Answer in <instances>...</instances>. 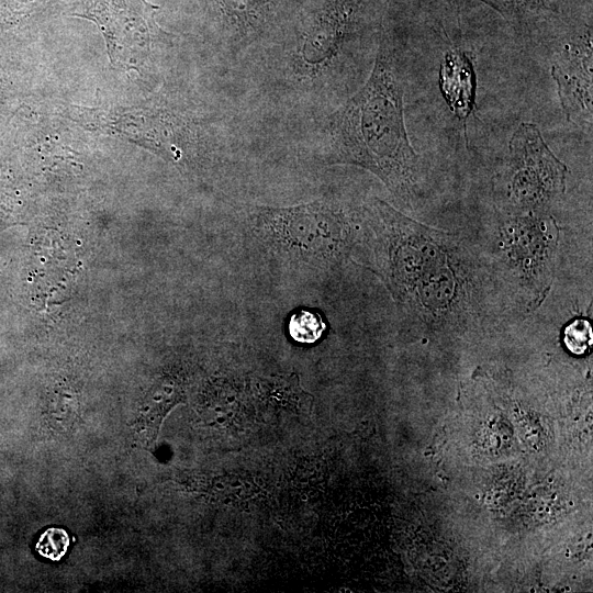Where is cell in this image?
Returning <instances> with one entry per match:
<instances>
[{"label": "cell", "mask_w": 593, "mask_h": 593, "mask_svg": "<svg viewBox=\"0 0 593 593\" xmlns=\"http://www.w3.org/2000/svg\"><path fill=\"white\" fill-rule=\"evenodd\" d=\"M439 87L449 109L466 122L475 100V72L472 58L461 48L448 51L439 68Z\"/></svg>", "instance_id": "8"}, {"label": "cell", "mask_w": 593, "mask_h": 593, "mask_svg": "<svg viewBox=\"0 0 593 593\" xmlns=\"http://www.w3.org/2000/svg\"><path fill=\"white\" fill-rule=\"evenodd\" d=\"M564 346L574 355L588 353L593 343L591 323L585 318H575L563 331Z\"/></svg>", "instance_id": "11"}, {"label": "cell", "mask_w": 593, "mask_h": 593, "mask_svg": "<svg viewBox=\"0 0 593 593\" xmlns=\"http://www.w3.org/2000/svg\"><path fill=\"white\" fill-rule=\"evenodd\" d=\"M369 268L414 322L475 325L484 314L486 271L455 235L422 224L380 199L359 211Z\"/></svg>", "instance_id": "1"}, {"label": "cell", "mask_w": 593, "mask_h": 593, "mask_svg": "<svg viewBox=\"0 0 593 593\" xmlns=\"http://www.w3.org/2000/svg\"><path fill=\"white\" fill-rule=\"evenodd\" d=\"M493 267L513 300L535 310L548 294L555 277L559 227L547 212L506 213L494 232Z\"/></svg>", "instance_id": "4"}, {"label": "cell", "mask_w": 593, "mask_h": 593, "mask_svg": "<svg viewBox=\"0 0 593 593\" xmlns=\"http://www.w3.org/2000/svg\"><path fill=\"white\" fill-rule=\"evenodd\" d=\"M519 29L557 16L577 0H478Z\"/></svg>", "instance_id": "9"}, {"label": "cell", "mask_w": 593, "mask_h": 593, "mask_svg": "<svg viewBox=\"0 0 593 593\" xmlns=\"http://www.w3.org/2000/svg\"><path fill=\"white\" fill-rule=\"evenodd\" d=\"M359 4L332 0L306 18L276 56L279 82L296 92L325 90L354 36Z\"/></svg>", "instance_id": "5"}, {"label": "cell", "mask_w": 593, "mask_h": 593, "mask_svg": "<svg viewBox=\"0 0 593 593\" xmlns=\"http://www.w3.org/2000/svg\"><path fill=\"white\" fill-rule=\"evenodd\" d=\"M325 328L322 315L305 309L293 313L288 323L289 335L301 344L315 343L322 337Z\"/></svg>", "instance_id": "10"}, {"label": "cell", "mask_w": 593, "mask_h": 593, "mask_svg": "<svg viewBox=\"0 0 593 593\" xmlns=\"http://www.w3.org/2000/svg\"><path fill=\"white\" fill-rule=\"evenodd\" d=\"M69 546V536L61 528H48L38 538L36 542L37 552L53 561H58L67 551Z\"/></svg>", "instance_id": "12"}, {"label": "cell", "mask_w": 593, "mask_h": 593, "mask_svg": "<svg viewBox=\"0 0 593 593\" xmlns=\"http://www.w3.org/2000/svg\"><path fill=\"white\" fill-rule=\"evenodd\" d=\"M551 75L558 87L568 121L592 127V36L591 30L568 44L555 60Z\"/></svg>", "instance_id": "7"}, {"label": "cell", "mask_w": 593, "mask_h": 593, "mask_svg": "<svg viewBox=\"0 0 593 593\" xmlns=\"http://www.w3.org/2000/svg\"><path fill=\"white\" fill-rule=\"evenodd\" d=\"M247 217L271 253L313 267L342 264L357 239L354 220L339 204L322 199L287 208L249 206Z\"/></svg>", "instance_id": "3"}, {"label": "cell", "mask_w": 593, "mask_h": 593, "mask_svg": "<svg viewBox=\"0 0 593 593\" xmlns=\"http://www.w3.org/2000/svg\"><path fill=\"white\" fill-rule=\"evenodd\" d=\"M403 96L394 49L383 38L366 83L329 115L326 143L331 164L370 171L410 206L418 192L419 155L406 132Z\"/></svg>", "instance_id": "2"}, {"label": "cell", "mask_w": 593, "mask_h": 593, "mask_svg": "<svg viewBox=\"0 0 593 593\" xmlns=\"http://www.w3.org/2000/svg\"><path fill=\"white\" fill-rule=\"evenodd\" d=\"M568 169L550 150L539 128L521 123L511 136L501 174V200L506 213L547 212L566 191Z\"/></svg>", "instance_id": "6"}]
</instances>
